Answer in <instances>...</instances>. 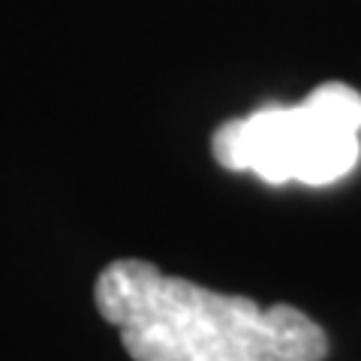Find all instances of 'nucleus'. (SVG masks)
Returning a JSON list of instances; mask_svg holds the SVG:
<instances>
[{"label":"nucleus","instance_id":"2","mask_svg":"<svg viewBox=\"0 0 361 361\" xmlns=\"http://www.w3.org/2000/svg\"><path fill=\"white\" fill-rule=\"evenodd\" d=\"M211 154L229 172H253L271 187L337 184L361 160V94L325 82L298 106H265L226 121Z\"/></svg>","mask_w":361,"mask_h":361},{"label":"nucleus","instance_id":"1","mask_svg":"<svg viewBox=\"0 0 361 361\" xmlns=\"http://www.w3.org/2000/svg\"><path fill=\"white\" fill-rule=\"evenodd\" d=\"M99 316L133 361H325L329 334L292 304L262 307L145 259H115L94 283Z\"/></svg>","mask_w":361,"mask_h":361}]
</instances>
